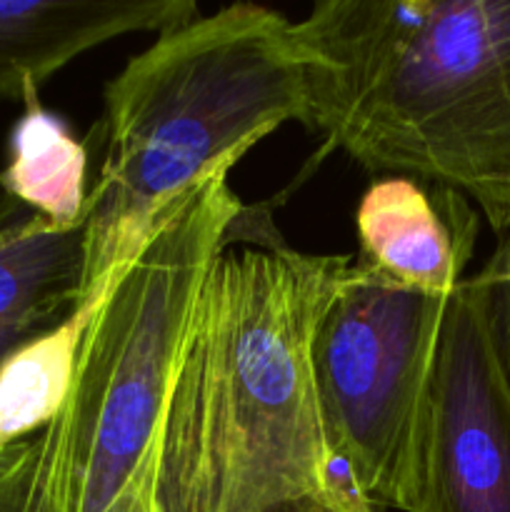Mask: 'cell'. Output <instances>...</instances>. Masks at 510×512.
<instances>
[{
    "instance_id": "cell-1",
    "label": "cell",
    "mask_w": 510,
    "mask_h": 512,
    "mask_svg": "<svg viewBox=\"0 0 510 512\" xmlns=\"http://www.w3.org/2000/svg\"><path fill=\"white\" fill-rule=\"evenodd\" d=\"M348 255L300 253L258 220L200 288L170 390L165 512H270L333 488L335 458L313 373V340L348 278Z\"/></svg>"
},
{
    "instance_id": "cell-2",
    "label": "cell",
    "mask_w": 510,
    "mask_h": 512,
    "mask_svg": "<svg viewBox=\"0 0 510 512\" xmlns=\"http://www.w3.org/2000/svg\"><path fill=\"white\" fill-rule=\"evenodd\" d=\"M295 35L308 128L368 173L455 190L510 233V0H325Z\"/></svg>"
},
{
    "instance_id": "cell-3",
    "label": "cell",
    "mask_w": 510,
    "mask_h": 512,
    "mask_svg": "<svg viewBox=\"0 0 510 512\" xmlns=\"http://www.w3.org/2000/svg\"><path fill=\"white\" fill-rule=\"evenodd\" d=\"M288 120H308V53L278 10L225 5L130 58L105 88L80 303H103L185 190Z\"/></svg>"
},
{
    "instance_id": "cell-4",
    "label": "cell",
    "mask_w": 510,
    "mask_h": 512,
    "mask_svg": "<svg viewBox=\"0 0 510 512\" xmlns=\"http://www.w3.org/2000/svg\"><path fill=\"white\" fill-rule=\"evenodd\" d=\"M448 300L355 260L315 333L313 373L330 453L373 508H405Z\"/></svg>"
},
{
    "instance_id": "cell-5",
    "label": "cell",
    "mask_w": 510,
    "mask_h": 512,
    "mask_svg": "<svg viewBox=\"0 0 510 512\" xmlns=\"http://www.w3.org/2000/svg\"><path fill=\"white\" fill-rule=\"evenodd\" d=\"M500 288L493 258L450 295L403 512H510V373Z\"/></svg>"
},
{
    "instance_id": "cell-6",
    "label": "cell",
    "mask_w": 510,
    "mask_h": 512,
    "mask_svg": "<svg viewBox=\"0 0 510 512\" xmlns=\"http://www.w3.org/2000/svg\"><path fill=\"white\" fill-rule=\"evenodd\" d=\"M360 263L433 295H453L473 258L478 218L450 188L385 175L363 193L355 213Z\"/></svg>"
},
{
    "instance_id": "cell-7",
    "label": "cell",
    "mask_w": 510,
    "mask_h": 512,
    "mask_svg": "<svg viewBox=\"0 0 510 512\" xmlns=\"http://www.w3.org/2000/svg\"><path fill=\"white\" fill-rule=\"evenodd\" d=\"M193 0H0V98L25 103L63 65L128 33L200 18Z\"/></svg>"
},
{
    "instance_id": "cell-8",
    "label": "cell",
    "mask_w": 510,
    "mask_h": 512,
    "mask_svg": "<svg viewBox=\"0 0 510 512\" xmlns=\"http://www.w3.org/2000/svg\"><path fill=\"white\" fill-rule=\"evenodd\" d=\"M83 228L60 230L15 200L0 203V363L80 303Z\"/></svg>"
},
{
    "instance_id": "cell-9",
    "label": "cell",
    "mask_w": 510,
    "mask_h": 512,
    "mask_svg": "<svg viewBox=\"0 0 510 512\" xmlns=\"http://www.w3.org/2000/svg\"><path fill=\"white\" fill-rule=\"evenodd\" d=\"M88 153L60 115L43 108L40 95L23 103L8 138V163L0 188L10 200L60 230L83 228Z\"/></svg>"
},
{
    "instance_id": "cell-10",
    "label": "cell",
    "mask_w": 510,
    "mask_h": 512,
    "mask_svg": "<svg viewBox=\"0 0 510 512\" xmlns=\"http://www.w3.org/2000/svg\"><path fill=\"white\" fill-rule=\"evenodd\" d=\"M98 308L100 303H80L63 323L35 335L0 363V453L40 433L63 408Z\"/></svg>"
},
{
    "instance_id": "cell-11",
    "label": "cell",
    "mask_w": 510,
    "mask_h": 512,
    "mask_svg": "<svg viewBox=\"0 0 510 512\" xmlns=\"http://www.w3.org/2000/svg\"><path fill=\"white\" fill-rule=\"evenodd\" d=\"M270 512H375V508L350 485L348 478H343L333 488L303 495V498L278 505Z\"/></svg>"
},
{
    "instance_id": "cell-12",
    "label": "cell",
    "mask_w": 510,
    "mask_h": 512,
    "mask_svg": "<svg viewBox=\"0 0 510 512\" xmlns=\"http://www.w3.org/2000/svg\"><path fill=\"white\" fill-rule=\"evenodd\" d=\"M498 320H500V340H503L505 365H508V373H510V295L505 293V288H500Z\"/></svg>"
},
{
    "instance_id": "cell-13",
    "label": "cell",
    "mask_w": 510,
    "mask_h": 512,
    "mask_svg": "<svg viewBox=\"0 0 510 512\" xmlns=\"http://www.w3.org/2000/svg\"><path fill=\"white\" fill-rule=\"evenodd\" d=\"M495 263H498L500 268V280H503L505 293L510 295V240L500 248V253L495 255Z\"/></svg>"
}]
</instances>
